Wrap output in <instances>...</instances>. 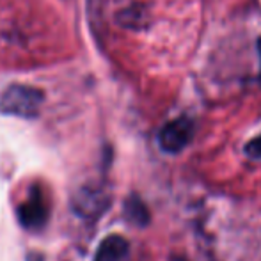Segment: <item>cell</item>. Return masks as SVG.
<instances>
[{"instance_id":"obj_4","label":"cell","mask_w":261,"mask_h":261,"mask_svg":"<svg viewBox=\"0 0 261 261\" xmlns=\"http://www.w3.org/2000/svg\"><path fill=\"white\" fill-rule=\"evenodd\" d=\"M130 254V244L121 234H110L98 247L94 261H126Z\"/></svg>"},{"instance_id":"obj_1","label":"cell","mask_w":261,"mask_h":261,"mask_svg":"<svg viewBox=\"0 0 261 261\" xmlns=\"http://www.w3.org/2000/svg\"><path fill=\"white\" fill-rule=\"evenodd\" d=\"M43 105V93L31 86H11L0 96V112L31 119L36 117Z\"/></svg>"},{"instance_id":"obj_2","label":"cell","mask_w":261,"mask_h":261,"mask_svg":"<svg viewBox=\"0 0 261 261\" xmlns=\"http://www.w3.org/2000/svg\"><path fill=\"white\" fill-rule=\"evenodd\" d=\"M194 121L187 116L176 117V119L169 121L167 124L162 126L158 132V144L165 153H179L189 146V142L194 137Z\"/></svg>"},{"instance_id":"obj_3","label":"cell","mask_w":261,"mask_h":261,"mask_svg":"<svg viewBox=\"0 0 261 261\" xmlns=\"http://www.w3.org/2000/svg\"><path fill=\"white\" fill-rule=\"evenodd\" d=\"M18 220H20L21 226L31 231L41 229L46 224V220H48V206H46V201L39 189H32L27 201H23L18 206Z\"/></svg>"},{"instance_id":"obj_6","label":"cell","mask_w":261,"mask_h":261,"mask_svg":"<svg viewBox=\"0 0 261 261\" xmlns=\"http://www.w3.org/2000/svg\"><path fill=\"white\" fill-rule=\"evenodd\" d=\"M121 16H123L124 27H141V25L146 23V11H142L137 6L130 7V9H124Z\"/></svg>"},{"instance_id":"obj_5","label":"cell","mask_w":261,"mask_h":261,"mask_svg":"<svg viewBox=\"0 0 261 261\" xmlns=\"http://www.w3.org/2000/svg\"><path fill=\"white\" fill-rule=\"evenodd\" d=\"M124 215L135 226H144L149 220V213L146 210L144 203L139 197H130L124 204Z\"/></svg>"},{"instance_id":"obj_7","label":"cell","mask_w":261,"mask_h":261,"mask_svg":"<svg viewBox=\"0 0 261 261\" xmlns=\"http://www.w3.org/2000/svg\"><path fill=\"white\" fill-rule=\"evenodd\" d=\"M244 151H245V155L249 158H252V160H261V134L258 137L251 139V141L245 144Z\"/></svg>"},{"instance_id":"obj_8","label":"cell","mask_w":261,"mask_h":261,"mask_svg":"<svg viewBox=\"0 0 261 261\" xmlns=\"http://www.w3.org/2000/svg\"><path fill=\"white\" fill-rule=\"evenodd\" d=\"M258 52H259V59H261V38L258 39ZM259 79H261V73H259Z\"/></svg>"}]
</instances>
